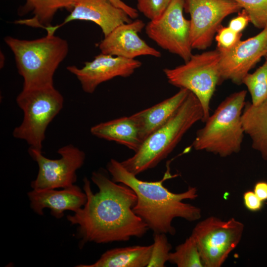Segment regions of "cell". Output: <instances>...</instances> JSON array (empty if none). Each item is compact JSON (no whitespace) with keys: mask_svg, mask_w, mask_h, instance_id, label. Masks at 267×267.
<instances>
[{"mask_svg":"<svg viewBox=\"0 0 267 267\" xmlns=\"http://www.w3.org/2000/svg\"><path fill=\"white\" fill-rule=\"evenodd\" d=\"M91 179L98 192L93 193L88 178H84L87 195L85 204L73 215L67 216L72 225H77L80 248L88 242L97 244L126 242L141 238L149 228L133 211L137 197L128 186L117 184L101 171H95Z\"/></svg>","mask_w":267,"mask_h":267,"instance_id":"obj_1","label":"cell"},{"mask_svg":"<svg viewBox=\"0 0 267 267\" xmlns=\"http://www.w3.org/2000/svg\"><path fill=\"white\" fill-rule=\"evenodd\" d=\"M106 168L113 181L123 183L134 191L137 200L133 211L154 233L174 235L176 229L172 222L177 218L188 222L201 218L200 208L183 202L198 197L196 187L189 186L186 191L178 193L170 191L163 184L164 180L173 177L169 171L161 180L148 181L138 179L115 159H111Z\"/></svg>","mask_w":267,"mask_h":267,"instance_id":"obj_2","label":"cell"},{"mask_svg":"<svg viewBox=\"0 0 267 267\" xmlns=\"http://www.w3.org/2000/svg\"><path fill=\"white\" fill-rule=\"evenodd\" d=\"M57 29L49 26L45 36L33 40L4 38L23 78V89L53 85L54 74L69 50L67 42L54 35Z\"/></svg>","mask_w":267,"mask_h":267,"instance_id":"obj_3","label":"cell"},{"mask_svg":"<svg viewBox=\"0 0 267 267\" xmlns=\"http://www.w3.org/2000/svg\"><path fill=\"white\" fill-rule=\"evenodd\" d=\"M203 117L200 102L190 91L174 115L148 136L134 155L121 164L135 176L154 168L167 158L196 123L202 121Z\"/></svg>","mask_w":267,"mask_h":267,"instance_id":"obj_4","label":"cell"},{"mask_svg":"<svg viewBox=\"0 0 267 267\" xmlns=\"http://www.w3.org/2000/svg\"><path fill=\"white\" fill-rule=\"evenodd\" d=\"M247 91L229 95L217 107L214 113L196 132L192 146L197 151H205L226 157L238 153L244 132L241 116Z\"/></svg>","mask_w":267,"mask_h":267,"instance_id":"obj_5","label":"cell"},{"mask_svg":"<svg viewBox=\"0 0 267 267\" xmlns=\"http://www.w3.org/2000/svg\"><path fill=\"white\" fill-rule=\"evenodd\" d=\"M63 102V96L54 85L23 89L16 102L24 117L21 124L13 130L14 137L42 150L47 127L62 109Z\"/></svg>","mask_w":267,"mask_h":267,"instance_id":"obj_6","label":"cell"},{"mask_svg":"<svg viewBox=\"0 0 267 267\" xmlns=\"http://www.w3.org/2000/svg\"><path fill=\"white\" fill-rule=\"evenodd\" d=\"M220 60L221 53L217 48L192 54L184 64L163 69L170 84L188 90L198 98L203 109V122L210 115L211 100L216 87L221 83Z\"/></svg>","mask_w":267,"mask_h":267,"instance_id":"obj_7","label":"cell"},{"mask_svg":"<svg viewBox=\"0 0 267 267\" xmlns=\"http://www.w3.org/2000/svg\"><path fill=\"white\" fill-rule=\"evenodd\" d=\"M244 229V224L234 218L223 221L211 216L198 222L191 235L204 267H221L239 244Z\"/></svg>","mask_w":267,"mask_h":267,"instance_id":"obj_8","label":"cell"},{"mask_svg":"<svg viewBox=\"0 0 267 267\" xmlns=\"http://www.w3.org/2000/svg\"><path fill=\"white\" fill-rule=\"evenodd\" d=\"M184 0H173L165 12L145 26L148 37L157 45L184 62L192 55L190 22L183 16Z\"/></svg>","mask_w":267,"mask_h":267,"instance_id":"obj_9","label":"cell"},{"mask_svg":"<svg viewBox=\"0 0 267 267\" xmlns=\"http://www.w3.org/2000/svg\"><path fill=\"white\" fill-rule=\"evenodd\" d=\"M57 152L60 157L50 159L42 150L29 148V155L39 167L37 176L31 183L33 189L64 188L76 181V172L84 163L85 152L72 144L61 147Z\"/></svg>","mask_w":267,"mask_h":267,"instance_id":"obj_10","label":"cell"},{"mask_svg":"<svg viewBox=\"0 0 267 267\" xmlns=\"http://www.w3.org/2000/svg\"><path fill=\"white\" fill-rule=\"evenodd\" d=\"M242 9L234 0H184V9L190 15L192 49L210 46L223 20Z\"/></svg>","mask_w":267,"mask_h":267,"instance_id":"obj_11","label":"cell"},{"mask_svg":"<svg viewBox=\"0 0 267 267\" xmlns=\"http://www.w3.org/2000/svg\"><path fill=\"white\" fill-rule=\"evenodd\" d=\"M219 50L221 82L229 80L236 85L242 84L250 70L267 54V27L229 50Z\"/></svg>","mask_w":267,"mask_h":267,"instance_id":"obj_12","label":"cell"},{"mask_svg":"<svg viewBox=\"0 0 267 267\" xmlns=\"http://www.w3.org/2000/svg\"><path fill=\"white\" fill-rule=\"evenodd\" d=\"M141 65V62L135 59L101 52L91 61L86 62L83 67L71 65L67 70L76 77L85 92L92 93L100 84L117 77H129Z\"/></svg>","mask_w":267,"mask_h":267,"instance_id":"obj_13","label":"cell"},{"mask_svg":"<svg viewBox=\"0 0 267 267\" xmlns=\"http://www.w3.org/2000/svg\"><path fill=\"white\" fill-rule=\"evenodd\" d=\"M145 26L144 22L138 19L117 26L98 44L101 52L131 59L140 56L160 57L161 52L139 36Z\"/></svg>","mask_w":267,"mask_h":267,"instance_id":"obj_14","label":"cell"},{"mask_svg":"<svg viewBox=\"0 0 267 267\" xmlns=\"http://www.w3.org/2000/svg\"><path fill=\"white\" fill-rule=\"evenodd\" d=\"M85 20L95 23L104 36L117 26L131 22L132 19L122 9L108 0H76L72 10L58 28L74 20Z\"/></svg>","mask_w":267,"mask_h":267,"instance_id":"obj_15","label":"cell"},{"mask_svg":"<svg viewBox=\"0 0 267 267\" xmlns=\"http://www.w3.org/2000/svg\"><path fill=\"white\" fill-rule=\"evenodd\" d=\"M31 209L37 214L43 215L44 208H49L51 214L57 219L63 217L64 212L77 211L87 201L85 192L77 185L63 188L33 189L28 193Z\"/></svg>","mask_w":267,"mask_h":267,"instance_id":"obj_16","label":"cell"},{"mask_svg":"<svg viewBox=\"0 0 267 267\" xmlns=\"http://www.w3.org/2000/svg\"><path fill=\"white\" fill-rule=\"evenodd\" d=\"M189 92L185 89H180L171 97L131 115L138 126L143 141L174 115Z\"/></svg>","mask_w":267,"mask_h":267,"instance_id":"obj_17","label":"cell"},{"mask_svg":"<svg viewBox=\"0 0 267 267\" xmlns=\"http://www.w3.org/2000/svg\"><path fill=\"white\" fill-rule=\"evenodd\" d=\"M91 134L98 138L115 141L136 152L142 140L137 123L131 117H123L92 126Z\"/></svg>","mask_w":267,"mask_h":267,"instance_id":"obj_18","label":"cell"},{"mask_svg":"<svg viewBox=\"0 0 267 267\" xmlns=\"http://www.w3.org/2000/svg\"><path fill=\"white\" fill-rule=\"evenodd\" d=\"M241 122L244 133L251 140L252 148L267 160V99L257 105L246 102Z\"/></svg>","mask_w":267,"mask_h":267,"instance_id":"obj_19","label":"cell"},{"mask_svg":"<svg viewBox=\"0 0 267 267\" xmlns=\"http://www.w3.org/2000/svg\"><path fill=\"white\" fill-rule=\"evenodd\" d=\"M152 244L116 248L104 253L94 263L78 267H145L151 257Z\"/></svg>","mask_w":267,"mask_h":267,"instance_id":"obj_20","label":"cell"},{"mask_svg":"<svg viewBox=\"0 0 267 267\" xmlns=\"http://www.w3.org/2000/svg\"><path fill=\"white\" fill-rule=\"evenodd\" d=\"M22 13L32 11L34 16L31 18L20 19L15 23L45 29L51 26V22L57 11L65 8L70 12L73 8L76 0H25Z\"/></svg>","mask_w":267,"mask_h":267,"instance_id":"obj_21","label":"cell"},{"mask_svg":"<svg viewBox=\"0 0 267 267\" xmlns=\"http://www.w3.org/2000/svg\"><path fill=\"white\" fill-rule=\"evenodd\" d=\"M168 262L178 267H204L196 242L191 235L177 246L174 252H170Z\"/></svg>","mask_w":267,"mask_h":267,"instance_id":"obj_22","label":"cell"},{"mask_svg":"<svg viewBox=\"0 0 267 267\" xmlns=\"http://www.w3.org/2000/svg\"><path fill=\"white\" fill-rule=\"evenodd\" d=\"M265 62L253 73H248L243 81L251 97V103L257 105L267 99V54Z\"/></svg>","mask_w":267,"mask_h":267,"instance_id":"obj_23","label":"cell"},{"mask_svg":"<svg viewBox=\"0 0 267 267\" xmlns=\"http://www.w3.org/2000/svg\"><path fill=\"white\" fill-rule=\"evenodd\" d=\"M248 14L251 22L259 29L267 27V0H234Z\"/></svg>","mask_w":267,"mask_h":267,"instance_id":"obj_24","label":"cell"},{"mask_svg":"<svg viewBox=\"0 0 267 267\" xmlns=\"http://www.w3.org/2000/svg\"><path fill=\"white\" fill-rule=\"evenodd\" d=\"M154 242L150 259L147 267H163L168 262L171 244L169 242L166 234L154 233Z\"/></svg>","mask_w":267,"mask_h":267,"instance_id":"obj_25","label":"cell"},{"mask_svg":"<svg viewBox=\"0 0 267 267\" xmlns=\"http://www.w3.org/2000/svg\"><path fill=\"white\" fill-rule=\"evenodd\" d=\"M173 0H137V9L150 20L161 15Z\"/></svg>","mask_w":267,"mask_h":267,"instance_id":"obj_26","label":"cell"},{"mask_svg":"<svg viewBox=\"0 0 267 267\" xmlns=\"http://www.w3.org/2000/svg\"><path fill=\"white\" fill-rule=\"evenodd\" d=\"M242 35V33H238L228 26L222 25L215 36L217 48L220 50H227L233 48L241 41Z\"/></svg>","mask_w":267,"mask_h":267,"instance_id":"obj_27","label":"cell"},{"mask_svg":"<svg viewBox=\"0 0 267 267\" xmlns=\"http://www.w3.org/2000/svg\"><path fill=\"white\" fill-rule=\"evenodd\" d=\"M243 204L251 212H256L262 210L264 203L252 190H247L243 194Z\"/></svg>","mask_w":267,"mask_h":267,"instance_id":"obj_28","label":"cell"},{"mask_svg":"<svg viewBox=\"0 0 267 267\" xmlns=\"http://www.w3.org/2000/svg\"><path fill=\"white\" fill-rule=\"evenodd\" d=\"M250 22L251 20L248 14L245 9H242L238 12L237 15L230 21L228 27L238 33H242Z\"/></svg>","mask_w":267,"mask_h":267,"instance_id":"obj_29","label":"cell"},{"mask_svg":"<svg viewBox=\"0 0 267 267\" xmlns=\"http://www.w3.org/2000/svg\"><path fill=\"white\" fill-rule=\"evenodd\" d=\"M114 5L124 10L131 19H136L138 16V10L122 0H108Z\"/></svg>","mask_w":267,"mask_h":267,"instance_id":"obj_30","label":"cell"},{"mask_svg":"<svg viewBox=\"0 0 267 267\" xmlns=\"http://www.w3.org/2000/svg\"><path fill=\"white\" fill-rule=\"evenodd\" d=\"M253 191L262 201H267V181L257 182L254 185Z\"/></svg>","mask_w":267,"mask_h":267,"instance_id":"obj_31","label":"cell"}]
</instances>
